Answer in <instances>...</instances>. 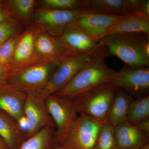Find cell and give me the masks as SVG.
Masks as SVG:
<instances>
[{"label":"cell","instance_id":"30","mask_svg":"<svg viewBox=\"0 0 149 149\" xmlns=\"http://www.w3.org/2000/svg\"><path fill=\"white\" fill-rule=\"evenodd\" d=\"M17 123L21 130L26 133L29 128V122L26 116L24 115L22 116L17 121Z\"/></svg>","mask_w":149,"mask_h":149},{"label":"cell","instance_id":"4","mask_svg":"<svg viewBox=\"0 0 149 149\" xmlns=\"http://www.w3.org/2000/svg\"><path fill=\"white\" fill-rule=\"evenodd\" d=\"M107 122V121H106ZM105 122L80 115L61 136L54 137L55 149H93L100 129Z\"/></svg>","mask_w":149,"mask_h":149},{"label":"cell","instance_id":"25","mask_svg":"<svg viewBox=\"0 0 149 149\" xmlns=\"http://www.w3.org/2000/svg\"><path fill=\"white\" fill-rule=\"evenodd\" d=\"M16 45V38L13 37L0 46V65L8 71V64L13 56Z\"/></svg>","mask_w":149,"mask_h":149},{"label":"cell","instance_id":"3","mask_svg":"<svg viewBox=\"0 0 149 149\" xmlns=\"http://www.w3.org/2000/svg\"><path fill=\"white\" fill-rule=\"evenodd\" d=\"M117 88L110 83L71 99L77 114L99 121H107V114Z\"/></svg>","mask_w":149,"mask_h":149},{"label":"cell","instance_id":"23","mask_svg":"<svg viewBox=\"0 0 149 149\" xmlns=\"http://www.w3.org/2000/svg\"><path fill=\"white\" fill-rule=\"evenodd\" d=\"M93 149H117L115 128L108 121L100 129Z\"/></svg>","mask_w":149,"mask_h":149},{"label":"cell","instance_id":"20","mask_svg":"<svg viewBox=\"0 0 149 149\" xmlns=\"http://www.w3.org/2000/svg\"><path fill=\"white\" fill-rule=\"evenodd\" d=\"M56 126L45 127L27 139L19 149H55L53 141Z\"/></svg>","mask_w":149,"mask_h":149},{"label":"cell","instance_id":"7","mask_svg":"<svg viewBox=\"0 0 149 149\" xmlns=\"http://www.w3.org/2000/svg\"><path fill=\"white\" fill-rule=\"evenodd\" d=\"M111 83L117 89L138 97L147 95L149 91V67L125 65L117 72Z\"/></svg>","mask_w":149,"mask_h":149},{"label":"cell","instance_id":"28","mask_svg":"<svg viewBox=\"0 0 149 149\" xmlns=\"http://www.w3.org/2000/svg\"><path fill=\"white\" fill-rule=\"evenodd\" d=\"M136 12L143 17L149 19V0H140L138 10Z\"/></svg>","mask_w":149,"mask_h":149},{"label":"cell","instance_id":"8","mask_svg":"<svg viewBox=\"0 0 149 149\" xmlns=\"http://www.w3.org/2000/svg\"><path fill=\"white\" fill-rule=\"evenodd\" d=\"M24 113L29 122V128L26 133V140L45 127L56 126L47 109L45 99L38 93L26 94Z\"/></svg>","mask_w":149,"mask_h":149},{"label":"cell","instance_id":"5","mask_svg":"<svg viewBox=\"0 0 149 149\" xmlns=\"http://www.w3.org/2000/svg\"><path fill=\"white\" fill-rule=\"evenodd\" d=\"M58 63L48 62L25 67L10 73L7 83L26 94H39L47 83Z\"/></svg>","mask_w":149,"mask_h":149},{"label":"cell","instance_id":"17","mask_svg":"<svg viewBox=\"0 0 149 149\" xmlns=\"http://www.w3.org/2000/svg\"><path fill=\"white\" fill-rule=\"evenodd\" d=\"M129 33H144L149 35V19L141 16L136 12L122 15L104 36Z\"/></svg>","mask_w":149,"mask_h":149},{"label":"cell","instance_id":"32","mask_svg":"<svg viewBox=\"0 0 149 149\" xmlns=\"http://www.w3.org/2000/svg\"><path fill=\"white\" fill-rule=\"evenodd\" d=\"M0 149H9L4 140L0 136Z\"/></svg>","mask_w":149,"mask_h":149},{"label":"cell","instance_id":"34","mask_svg":"<svg viewBox=\"0 0 149 149\" xmlns=\"http://www.w3.org/2000/svg\"><path fill=\"white\" fill-rule=\"evenodd\" d=\"M140 149H149V143L145 145Z\"/></svg>","mask_w":149,"mask_h":149},{"label":"cell","instance_id":"29","mask_svg":"<svg viewBox=\"0 0 149 149\" xmlns=\"http://www.w3.org/2000/svg\"><path fill=\"white\" fill-rule=\"evenodd\" d=\"M134 125L142 132L149 134V117L141 120Z\"/></svg>","mask_w":149,"mask_h":149},{"label":"cell","instance_id":"6","mask_svg":"<svg viewBox=\"0 0 149 149\" xmlns=\"http://www.w3.org/2000/svg\"><path fill=\"white\" fill-rule=\"evenodd\" d=\"M92 55L76 54L59 63L39 95L45 99L61 90L90 60Z\"/></svg>","mask_w":149,"mask_h":149},{"label":"cell","instance_id":"18","mask_svg":"<svg viewBox=\"0 0 149 149\" xmlns=\"http://www.w3.org/2000/svg\"><path fill=\"white\" fill-rule=\"evenodd\" d=\"M0 136L9 149H19L26 141V133L12 117L0 110Z\"/></svg>","mask_w":149,"mask_h":149},{"label":"cell","instance_id":"19","mask_svg":"<svg viewBox=\"0 0 149 149\" xmlns=\"http://www.w3.org/2000/svg\"><path fill=\"white\" fill-rule=\"evenodd\" d=\"M133 99L127 93L116 89L107 114V120L114 128L126 121L129 107Z\"/></svg>","mask_w":149,"mask_h":149},{"label":"cell","instance_id":"1","mask_svg":"<svg viewBox=\"0 0 149 149\" xmlns=\"http://www.w3.org/2000/svg\"><path fill=\"white\" fill-rule=\"evenodd\" d=\"M109 56L105 49L100 47L72 80L53 95L72 99L93 88L111 83L117 71L107 65L105 59Z\"/></svg>","mask_w":149,"mask_h":149},{"label":"cell","instance_id":"31","mask_svg":"<svg viewBox=\"0 0 149 149\" xmlns=\"http://www.w3.org/2000/svg\"><path fill=\"white\" fill-rule=\"evenodd\" d=\"M8 74V70L0 65V86L7 83Z\"/></svg>","mask_w":149,"mask_h":149},{"label":"cell","instance_id":"35","mask_svg":"<svg viewBox=\"0 0 149 149\" xmlns=\"http://www.w3.org/2000/svg\"><path fill=\"white\" fill-rule=\"evenodd\" d=\"M56 149H64L62 148H56Z\"/></svg>","mask_w":149,"mask_h":149},{"label":"cell","instance_id":"15","mask_svg":"<svg viewBox=\"0 0 149 149\" xmlns=\"http://www.w3.org/2000/svg\"><path fill=\"white\" fill-rule=\"evenodd\" d=\"M140 0H85V10L114 15L136 12Z\"/></svg>","mask_w":149,"mask_h":149},{"label":"cell","instance_id":"27","mask_svg":"<svg viewBox=\"0 0 149 149\" xmlns=\"http://www.w3.org/2000/svg\"><path fill=\"white\" fill-rule=\"evenodd\" d=\"M14 30L13 25L9 22L0 24V46L8 40Z\"/></svg>","mask_w":149,"mask_h":149},{"label":"cell","instance_id":"14","mask_svg":"<svg viewBox=\"0 0 149 149\" xmlns=\"http://www.w3.org/2000/svg\"><path fill=\"white\" fill-rule=\"evenodd\" d=\"M114 128L117 149H140L149 143V134L127 121Z\"/></svg>","mask_w":149,"mask_h":149},{"label":"cell","instance_id":"24","mask_svg":"<svg viewBox=\"0 0 149 149\" xmlns=\"http://www.w3.org/2000/svg\"><path fill=\"white\" fill-rule=\"evenodd\" d=\"M44 2L54 9H85V0H45Z\"/></svg>","mask_w":149,"mask_h":149},{"label":"cell","instance_id":"11","mask_svg":"<svg viewBox=\"0 0 149 149\" xmlns=\"http://www.w3.org/2000/svg\"><path fill=\"white\" fill-rule=\"evenodd\" d=\"M121 16L84 10L72 24L100 40Z\"/></svg>","mask_w":149,"mask_h":149},{"label":"cell","instance_id":"33","mask_svg":"<svg viewBox=\"0 0 149 149\" xmlns=\"http://www.w3.org/2000/svg\"><path fill=\"white\" fill-rule=\"evenodd\" d=\"M4 17L3 15L0 10V24L3 23V21H4Z\"/></svg>","mask_w":149,"mask_h":149},{"label":"cell","instance_id":"22","mask_svg":"<svg viewBox=\"0 0 149 149\" xmlns=\"http://www.w3.org/2000/svg\"><path fill=\"white\" fill-rule=\"evenodd\" d=\"M149 117V96L139 97L130 104L126 121L134 125L141 120Z\"/></svg>","mask_w":149,"mask_h":149},{"label":"cell","instance_id":"2","mask_svg":"<svg viewBox=\"0 0 149 149\" xmlns=\"http://www.w3.org/2000/svg\"><path fill=\"white\" fill-rule=\"evenodd\" d=\"M99 47L105 49L109 56L120 59L126 65L149 66V35L129 33L106 35L100 40Z\"/></svg>","mask_w":149,"mask_h":149},{"label":"cell","instance_id":"13","mask_svg":"<svg viewBox=\"0 0 149 149\" xmlns=\"http://www.w3.org/2000/svg\"><path fill=\"white\" fill-rule=\"evenodd\" d=\"M26 94L7 83L0 86V110L15 121L24 115V106Z\"/></svg>","mask_w":149,"mask_h":149},{"label":"cell","instance_id":"9","mask_svg":"<svg viewBox=\"0 0 149 149\" xmlns=\"http://www.w3.org/2000/svg\"><path fill=\"white\" fill-rule=\"evenodd\" d=\"M55 35L68 50L74 53L92 55L100 47V40L72 23L56 32Z\"/></svg>","mask_w":149,"mask_h":149},{"label":"cell","instance_id":"21","mask_svg":"<svg viewBox=\"0 0 149 149\" xmlns=\"http://www.w3.org/2000/svg\"><path fill=\"white\" fill-rule=\"evenodd\" d=\"M35 35L32 32H26L16 45L14 53V61L17 64L28 61L32 58L35 52Z\"/></svg>","mask_w":149,"mask_h":149},{"label":"cell","instance_id":"26","mask_svg":"<svg viewBox=\"0 0 149 149\" xmlns=\"http://www.w3.org/2000/svg\"><path fill=\"white\" fill-rule=\"evenodd\" d=\"M10 3L13 8L19 14L26 16L32 11L35 2L33 0H14Z\"/></svg>","mask_w":149,"mask_h":149},{"label":"cell","instance_id":"16","mask_svg":"<svg viewBox=\"0 0 149 149\" xmlns=\"http://www.w3.org/2000/svg\"><path fill=\"white\" fill-rule=\"evenodd\" d=\"M85 9L62 10L52 9L41 10L37 13V21L54 30L55 33L73 23Z\"/></svg>","mask_w":149,"mask_h":149},{"label":"cell","instance_id":"10","mask_svg":"<svg viewBox=\"0 0 149 149\" xmlns=\"http://www.w3.org/2000/svg\"><path fill=\"white\" fill-rule=\"evenodd\" d=\"M45 103L57 127L54 137L61 136L69 129L78 116L72 99L52 95L46 98Z\"/></svg>","mask_w":149,"mask_h":149},{"label":"cell","instance_id":"12","mask_svg":"<svg viewBox=\"0 0 149 149\" xmlns=\"http://www.w3.org/2000/svg\"><path fill=\"white\" fill-rule=\"evenodd\" d=\"M34 47L38 56L49 62L59 63L70 56L79 54L68 50L56 36L52 37L42 32L35 35Z\"/></svg>","mask_w":149,"mask_h":149}]
</instances>
